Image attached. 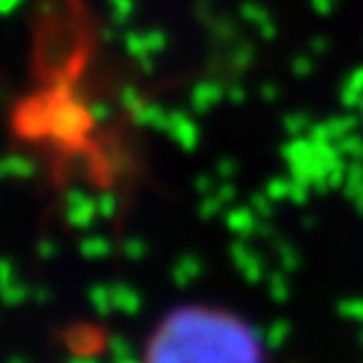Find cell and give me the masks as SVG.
Here are the masks:
<instances>
[{
  "mask_svg": "<svg viewBox=\"0 0 363 363\" xmlns=\"http://www.w3.org/2000/svg\"><path fill=\"white\" fill-rule=\"evenodd\" d=\"M144 363H242V348L235 325L222 315L184 308L157 328Z\"/></svg>",
  "mask_w": 363,
  "mask_h": 363,
  "instance_id": "6da1fadb",
  "label": "cell"
},
{
  "mask_svg": "<svg viewBox=\"0 0 363 363\" xmlns=\"http://www.w3.org/2000/svg\"><path fill=\"white\" fill-rule=\"evenodd\" d=\"M63 217L71 230H91L99 220L96 194H89L81 187H71L63 194Z\"/></svg>",
  "mask_w": 363,
  "mask_h": 363,
  "instance_id": "7a4b0ae2",
  "label": "cell"
},
{
  "mask_svg": "<svg viewBox=\"0 0 363 363\" xmlns=\"http://www.w3.org/2000/svg\"><path fill=\"white\" fill-rule=\"evenodd\" d=\"M89 119V111H84V108L74 106V104H61L48 116V129L58 139H76V136L86 131V121Z\"/></svg>",
  "mask_w": 363,
  "mask_h": 363,
  "instance_id": "3957f363",
  "label": "cell"
},
{
  "mask_svg": "<svg viewBox=\"0 0 363 363\" xmlns=\"http://www.w3.org/2000/svg\"><path fill=\"white\" fill-rule=\"evenodd\" d=\"M35 172H38V164L28 154H6V157H0V182H28L35 177Z\"/></svg>",
  "mask_w": 363,
  "mask_h": 363,
  "instance_id": "277c9868",
  "label": "cell"
},
{
  "mask_svg": "<svg viewBox=\"0 0 363 363\" xmlns=\"http://www.w3.org/2000/svg\"><path fill=\"white\" fill-rule=\"evenodd\" d=\"M30 285H26L21 278H11L6 283H0V301L6 303L8 308H16V306H23L26 301H30Z\"/></svg>",
  "mask_w": 363,
  "mask_h": 363,
  "instance_id": "5b68a950",
  "label": "cell"
},
{
  "mask_svg": "<svg viewBox=\"0 0 363 363\" xmlns=\"http://www.w3.org/2000/svg\"><path fill=\"white\" fill-rule=\"evenodd\" d=\"M108 252H111V242H108V238H104V235H86V238H81L79 255L84 257V260L96 262V260H101V257H106Z\"/></svg>",
  "mask_w": 363,
  "mask_h": 363,
  "instance_id": "8992f818",
  "label": "cell"
},
{
  "mask_svg": "<svg viewBox=\"0 0 363 363\" xmlns=\"http://www.w3.org/2000/svg\"><path fill=\"white\" fill-rule=\"evenodd\" d=\"M89 306L96 315H108L113 311V295H111V285L96 283L89 288Z\"/></svg>",
  "mask_w": 363,
  "mask_h": 363,
  "instance_id": "52a82bcc",
  "label": "cell"
},
{
  "mask_svg": "<svg viewBox=\"0 0 363 363\" xmlns=\"http://www.w3.org/2000/svg\"><path fill=\"white\" fill-rule=\"evenodd\" d=\"M111 295H113V311L121 313H136L139 311V295L129 288V285H111Z\"/></svg>",
  "mask_w": 363,
  "mask_h": 363,
  "instance_id": "ba28073f",
  "label": "cell"
},
{
  "mask_svg": "<svg viewBox=\"0 0 363 363\" xmlns=\"http://www.w3.org/2000/svg\"><path fill=\"white\" fill-rule=\"evenodd\" d=\"M106 351H108V358H111V361L129 358L131 356L129 338H126V335H108V338H106Z\"/></svg>",
  "mask_w": 363,
  "mask_h": 363,
  "instance_id": "9c48e42d",
  "label": "cell"
},
{
  "mask_svg": "<svg viewBox=\"0 0 363 363\" xmlns=\"http://www.w3.org/2000/svg\"><path fill=\"white\" fill-rule=\"evenodd\" d=\"M96 204H99V215H101V220H111V217L116 215V210H119V199H116L113 192H108V189L96 194Z\"/></svg>",
  "mask_w": 363,
  "mask_h": 363,
  "instance_id": "30bf717a",
  "label": "cell"
},
{
  "mask_svg": "<svg viewBox=\"0 0 363 363\" xmlns=\"http://www.w3.org/2000/svg\"><path fill=\"white\" fill-rule=\"evenodd\" d=\"M35 252H38L40 260H53V257L61 252V245H58L53 238H43L38 245H35Z\"/></svg>",
  "mask_w": 363,
  "mask_h": 363,
  "instance_id": "8fae6325",
  "label": "cell"
},
{
  "mask_svg": "<svg viewBox=\"0 0 363 363\" xmlns=\"http://www.w3.org/2000/svg\"><path fill=\"white\" fill-rule=\"evenodd\" d=\"M89 116H91V121H96V124H106L108 116H111V108L104 106V104H96V106L89 108Z\"/></svg>",
  "mask_w": 363,
  "mask_h": 363,
  "instance_id": "7c38bea8",
  "label": "cell"
},
{
  "mask_svg": "<svg viewBox=\"0 0 363 363\" xmlns=\"http://www.w3.org/2000/svg\"><path fill=\"white\" fill-rule=\"evenodd\" d=\"M30 301L38 303V306H45V303H51V290L43 288V285H40V288H33V290H30Z\"/></svg>",
  "mask_w": 363,
  "mask_h": 363,
  "instance_id": "4fadbf2b",
  "label": "cell"
},
{
  "mask_svg": "<svg viewBox=\"0 0 363 363\" xmlns=\"http://www.w3.org/2000/svg\"><path fill=\"white\" fill-rule=\"evenodd\" d=\"M11 278H16V267L8 257H0V283H6Z\"/></svg>",
  "mask_w": 363,
  "mask_h": 363,
  "instance_id": "5bb4252c",
  "label": "cell"
},
{
  "mask_svg": "<svg viewBox=\"0 0 363 363\" xmlns=\"http://www.w3.org/2000/svg\"><path fill=\"white\" fill-rule=\"evenodd\" d=\"M124 255L126 257L139 255V240H126V242H124Z\"/></svg>",
  "mask_w": 363,
  "mask_h": 363,
  "instance_id": "9a60e30c",
  "label": "cell"
},
{
  "mask_svg": "<svg viewBox=\"0 0 363 363\" xmlns=\"http://www.w3.org/2000/svg\"><path fill=\"white\" fill-rule=\"evenodd\" d=\"M68 363H101L99 358L89 356V353H76V356L68 358Z\"/></svg>",
  "mask_w": 363,
  "mask_h": 363,
  "instance_id": "2e32d148",
  "label": "cell"
},
{
  "mask_svg": "<svg viewBox=\"0 0 363 363\" xmlns=\"http://www.w3.org/2000/svg\"><path fill=\"white\" fill-rule=\"evenodd\" d=\"M8 363H30V361L26 356H11L8 358Z\"/></svg>",
  "mask_w": 363,
  "mask_h": 363,
  "instance_id": "e0dca14e",
  "label": "cell"
},
{
  "mask_svg": "<svg viewBox=\"0 0 363 363\" xmlns=\"http://www.w3.org/2000/svg\"><path fill=\"white\" fill-rule=\"evenodd\" d=\"M111 363H139L134 356H129V358H121V361H111Z\"/></svg>",
  "mask_w": 363,
  "mask_h": 363,
  "instance_id": "ac0fdd59",
  "label": "cell"
}]
</instances>
